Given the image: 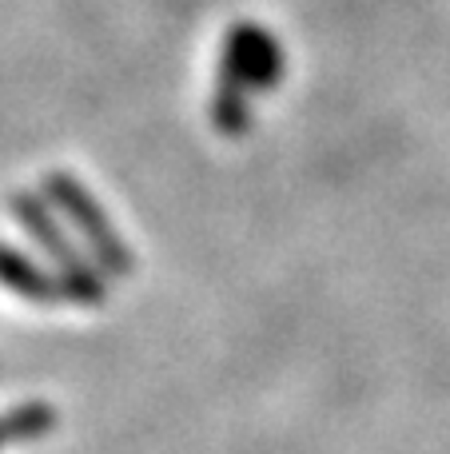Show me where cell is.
<instances>
[{"instance_id":"cell-1","label":"cell","mask_w":450,"mask_h":454,"mask_svg":"<svg viewBox=\"0 0 450 454\" xmlns=\"http://www.w3.org/2000/svg\"><path fill=\"white\" fill-rule=\"evenodd\" d=\"M0 283H8V287H16L20 295H32V299L48 295L36 267H32L24 255H16L12 247H4V243H0Z\"/></svg>"}]
</instances>
